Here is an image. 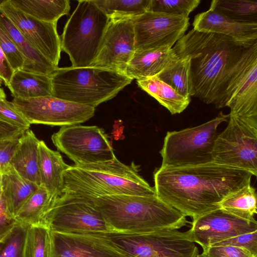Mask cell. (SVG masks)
<instances>
[{"mask_svg": "<svg viewBox=\"0 0 257 257\" xmlns=\"http://www.w3.org/2000/svg\"><path fill=\"white\" fill-rule=\"evenodd\" d=\"M252 174L213 162L162 167L154 173L156 195L184 216L196 219L219 208L227 195L250 184Z\"/></svg>", "mask_w": 257, "mask_h": 257, "instance_id": "cell-1", "label": "cell"}, {"mask_svg": "<svg viewBox=\"0 0 257 257\" xmlns=\"http://www.w3.org/2000/svg\"><path fill=\"white\" fill-rule=\"evenodd\" d=\"M255 41H238L192 29L172 48L178 57L190 58L193 96L220 109L227 106V89L237 62Z\"/></svg>", "mask_w": 257, "mask_h": 257, "instance_id": "cell-2", "label": "cell"}, {"mask_svg": "<svg viewBox=\"0 0 257 257\" xmlns=\"http://www.w3.org/2000/svg\"><path fill=\"white\" fill-rule=\"evenodd\" d=\"M90 199L112 231L143 233L186 225V217L152 196L112 195Z\"/></svg>", "mask_w": 257, "mask_h": 257, "instance_id": "cell-3", "label": "cell"}, {"mask_svg": "<svg viewBox=\"0 0 257 257\" xmlns=\"http://www.w3.org/2000/svg\"><path fill=\"white\" fill-rule=\"evenodd\" d=\"M63 179V193L89 198L156 194L154 188L139 174L138 166L124 164L116 157L105 162L68 166Z\"/></svg>", "mask_w": 257, "mask_h": 257, "instance_id": "cell-4", "label": "cell"}, {"mask_svg": "<svg viewBox=\"0 0 257 257\" xmlns=\"http://www.w3.org/2000/svg\"><path fill=\"white\" fill-rule=\"evenodd\" d=\"M50 76L52 96L94 108L133 80L123 73L92 66L58 67Z\"/></svg>", "mask_w": 257, "mask_h": 257, "instance_id": "cell-5", "label": "cell"}, {"mask_svg": "<svg viewBox=\"0 0 257 257\" xmlns=\"http://www.w3.org/2000/svg\"><path fill=\"white\" fill-rule=\"evenodd\" d=\"M110 21L92 0L78 1L60 37L61 51L69 56L71 66H91Z\"/></svg>", "mask_w": 257, "mask_h": 257, "instance_id": "cell-6", "label": "cell"}, {"mask_svg": "<svg viewBox=\"0 0 257 257\" xmlns=\"http://www.w3.org/2000/svg\"><path fill=\"white\" fill-rule=\"evenodd\" d=\"M96 235L126 257H196L199 254L189 230L169 228L143 233L111 231Z\"/></svg>", "mask_w": 257, "mask_h": 257, "instance_id": "cell-7", "label": "cell"}, {"mask_svg": "<svg viewBox=\"0 0 257 257\" xmlns=\"http://www.w3.org/2000/svg\"><path fill=\"white\" fill-rule=\"evenodd\" d=\"M229 114L220 111L200 125L180 131L168 132L160 153L162 167H183L212 162V152L217 128L226 121Z\"/></svg>", "mask_w": 257, "mask_h": 257, "instance_id": "cell-8", "label": "cell"}, {"mask_svg": "<svg viewBox=\"0 0 257 257\" xmlns=\"http://www.w3.org/2000/svg\"><path fill=\"white\" fill-rule=\"evenodd\" d=\"M212 157L213 162L256 176L257 122L229 115L226 127L216 138Z\"/></svg>", "mask_w": 257, "mask_h": 257, "instance_id": "cell-9", "label": "cell"}, {"mask_svg": "<svg viewBox=\"0 0 257 257\" xmlns=\"http://www.w3.org/2000/svg\"><path fill=\"white\" fill-rule=\"evenodd\" d=\"M43 224L62 233L98 234L112 231L90 199L66 193L56 199Z\"/></svg>", "mask_w": 257, "mask_h": 257, "instance_id": "cell-10", "label": "cell"}, {"mask_svg": "<svg viewBox=\"0 0 257 257\" xmlns=\"http://www.w3.org/2000/svg\"><path fill=\"white\" fill-rule=\"evenodd\" d=\"M51 140L57 150L75 165L105 162L116 157L107 136L95 125L61 126L52 135Z\"/></svg>", "mask_w": 257, "mask_h": 257, "instance_id": "cell-11", "label": "cell"}, {"mask_svg": "<svg viewBox=\"0 0 257 257\" xmlns=\"http://www.w3.org/2000/svg\"><path fill=\"white\" fill-rule=\"evenodd\" d=\"M16 107L31 124L67 126L84 122L94 115L95 108L52 96L14 98Z\"/></svg>", "mask_w": 257, "mask_h": 257, "instance_id": "cell-12", "label": "cell"}, {"mask_svg": "<svg viewBox=\"0 0 257 257\" xmlns=\"http://www.w3.org/2000/svg\"><path fill=\"white\" fill-rule=\"evenodd\" d=\"M229 115L257 120V41L237 62L227 89Z\"/></svg>", "mask_w": 257, "mask_h": 257, "instance_id": "cell-13", "label": "cell"}, {"mask_svg": "<svg viewBox=\"0 0 257 257\" xmlns=\"http://www.w3.org/2000/svg\"><path fill=\"white\" fill-rule=\"evenodd\" d=\"M135 51L168 46L170 47L185 34L189 18L147 11L133 18Z\"/></svg>", "mask_w": 257, "mask_h": 257, "instance_id": "cell-14", "label": "cell"}, {"mask_svg": "<svg viewBox=\"0 0 257 257\" xmlns=\"http://www.w3.org/2000/svg\"><path fill=\"white\" fill-rule=\"evenodd\" d=\"M0 10L37 50L58 67L62 51L56 23L33 18L14 7L9 0L1 3Z\"/></svg>", "mask_w": 257, "mask_h": 257, "instance_id": "cell-15", "label": "cell"}, {"mask_svg": "<svg viewBox=\"0 0 257 257\" xmlns=\"http://www.w3.org/2000/svg\"><path fill=\"white\" fill-rule=\"evenodd\" d=\"M135 51L133 18L110 20L98 53L90 66L124 74Z\"/></svg>", "mask_w": 257, "mask_h": 257, "instance_id": "cell-16", "label": "cell"}, {"mask_svg": "<svg viewBox=\"0 0 257 257\" xmlns=\"http://www.w3.org/2000/svg\"><path fill=\"white\" fill-rule=\"evenodd\" d=\"M203 250L217 242L257 230V223L243 219L219 208L193 219L188 230Z\"/></svg>", "mask_w": 257, "mask_h": 257, "instance_id": "cell-17", "label": "cell"}, {"mask_svg": "<svg viewBox=\"0 0 257 257\" xmlns=\"http://www.w3.org/2000/svg\"><path fill=\"white\" fill-rule=\"evenodd\" d=\"M50 257H126L96 234L51 231Z\"/></svg>", "mask_w": 257, "mask_h": 257, "instance_id": "cell-18", "label": "cell"}, {"mask_svg": "<svg viewBox=\"0 0 257 257\" xmlns=\"http://www.w3.org/2000/svg\"><path fill=\"white\" fill-rule=\"evenodd\" d=\"M193 26L199 32L222 35L238 41L257 40V23L237 22L210 9L196 15Z\"/></svg>", "mask_w": 257, "mask_h": 257, "instance_id": "cell-19", "label": "cell"}, {"mask_svg": "<svg viewBox=\"0 0 257 257\" xmlns=\"http://www.w3.org/2000/svg\"><path fill=\"white\" fill-rule=\"evenodd\" d=\"M179 59L168 46L144 50H136L129 61L124 74L140 80L158 75Z\"/></svg>", "mask_w": 257, "mask_h": 257, "instance_id": "cell-20", "label": "cell"}, {"mask_svg": "<svg viewBox=\"0 0 257 257\" xmlns=\"http://www.w3.org/2000/svg\"><path fill=\"white\" fill-rule=\"evenodd\" d=\"M69 165L59 151H53L43 141L39 145V172L40 186L45 187L55 198L64 192L63 174Z\"/></svg>", "mask_w": 257, "mask_h": 257, "instance_id": "cell-21", "label": "cell"}, {"mask_svg": "<svg viewBox=\"0 0 257 257\" xmlns=\"http://www.w3.org/2000/svg\"><path fill=\"white\" fill-rule=\"evenodd\" d=\"M0 26L14 42L24 59L22 70L50 76L58 67L37 50L0 10Z\"/></svg>", "mask_w": 257, "mask_h": 257, "instance_id": "cell-22", "label": "cell"}, {"mask_svg": "<svg viewBox=\"0 0 257 257\" xmlns=\"http://www.w3.org/2000/svg\"><path fill=\"white\" fill-rule=\"evenodd\" d=\"M39 140L28 129L19 139V143L11 160V166L22 177L40 186L39 172Z\"/></svg>", "mask_w": 257, "mask_h": 257, "instance_id": "cell-23", "label": "cell"}, {"mask_svg": "<svg viewBox=\"0 0 257 257\" xmlns=\"http://www.w3.org/2000/svg\"><path fill=\"white\" fill-rule=\"evenodd\" d=\"M39 186L20 175L11 167L2 175V194L11 215L15 218L18 213L38 189Z\"/></svg>", "mask_w": 257, "mask_h": 257, "instance_id": "cell-24", "label": "cell"}, {"mask_svg": "<svg viewBox=\"0 0 257 257\" xmlns=\"http://www.w3.org/2000/svg\"><path fill=\"white\" fill-rule=\"evenodd\" d=\"M8 87L14 98H30L52 96L50 76L22 69L14 72Z\"/></svg>", "mask_w": 257, "mask_h": 257, "instance_id": "cell-25", "label": "cell"}, {"mask_svg": "<svg viewBox=\"0 0 257 257\" xmlns=\"http://www.w3.org/2000/svg\"><path fill=\"white\" fill-rule=\"evenodd\" d=\"M137 83L142 90L156 99L172 114L181 113L190 103L191 97L179 94L156 76L137 80Z\"/></svg>", "mask_w": 257, "mask_h": 257, "instance_id": "cell-26", "label": "cell"}, {"mask_svg": "<svg viewBox=\"0 0 257 257\" xmlns=\"http://www.w3.org/2000/svg\"><path fill=\"white\" fill-rule=\"evenodd\" d=\"M12 6L39 20L56 23L70 10L69 0H9Z\"/></svg>", "mask_w": 257, "mask_h": 257, "instance_id": "cell-27", "label": "cell"}, {"mask_svg": "<svg viewBox=\"0 0 257 257\" xmlns=\"http://www.w3.org/2000/svg\"><path fill=\"white\" fill-rule=\"evenodd\" d=\"M219 208L235 216L257 223L256 193L255 189L249 184L227 195L219 203Z\"/></svg>", "mask_w": 257, "mask_h": 257, "instance_id": "cell-28", "label": "cell"}, {"mask_svg": "<svg viewBox=\"0 0 257 257\" xmlns=\"http://www.w3.org/2000/svg\"><path fill=\"white\" fill-rule=\"evenodd\" d=\"M56 199L45 187L39 186L21 208L16 220L28 225L43 224L46 215Z\"/></svg>", "mask_w": 257, "mask_h": 257, "instance_id": "cell-29", "label": "cell"}, {"mask_svg": "<svg viewBox=\"0 0 257 257\" xmlns=\"http://www.w3.org/2000/svg\"><path fill=\"white\" fill-rule=\"evenodd\" d=\"M156 76L172 87L179 94L187 97L193 96L190 72V58L189 56L179 57L177 60Z\"/></svg>", "mask_w": 257, "mask_h": 257, "instance_id": "cell-30", "label": "cell"}, {"mask_svg": "<svg viewBox=\"0 0 257 257\" xmlns=\"http://www.w3.org/2000/svg\"><path fill=\"white\" fill-rule=\"evenodd\" d=\"M209 9L237 22L257 23V1L213 0Z\"/></svg>", "mask_w": 257, "mask_h": 257, "instance_id": "cell-31", "label": "cell"}, {"mask_svg": "<svg viewBox=\"0 0 257 257\" xmlns=\"http://www.w3.org/2000/svg\"><path fill=\"white\" fill-rule=\"evenodd\" d=\"M110 20L134 18L148 11L151 0H92Z\"/></svg>", "mask_w": 257, "mask_h": 257, "instance_id": "cell-32", "label": "cell"}, {"mask_svg": "<svg viewBox=\"0 0 257 257\" xmlns=\"http://www.w3.org/2000/svg\"><path fill=\"white\" fill-rule=\"evenodd\" d=\"M51 231L43 224L29 225L25 244V257H50Z\"/></svg>", "mask_w": 257, "mask_h": 257, "instance_id": "cell-33", "label": "cell"}, {"mask_svg": "<svg viewBox=\"0 0 257 257\" xmlns=\"http://www.w3.org/2000/svg\"><path fill=\"white\" fill-rule=\"evenodd\" d=\"M29 226L17 222L0 241V257H25V244Z\"/></svg>", "mask_w": 257, "mask_h": 257, "instance_id": "cell-34", "label": "cell"}, {"mask_svg": "<svg viewBox=\"0 0 257 257\" xmlns=\"http://www.w3.org/2000/svg\"><path fill=\"white\" fill-rule=\"evenodd\" d=\"M200 0H151L148 11L189 17Z\"/></svg>", "mask_w": 257, "mask_h": 257, "instance_id": "cell-35", "label": "cell"}, {"mask_svg": "<svg viewBox=\"0 0 257 257\" xmlns=\"http://www.w3.org/2000/svg\"><path fill=\"white\" fill-rule=\"evenodd\" d=\"M0 120L12 125L27 130L30 123L12 102L0 99Z\"/></svg>", "mask_w": 257, "mask_h": 257, "instance_id": "cell-36", "label": "cell"}, {"mask_svg": "<svg viewBox=\"0 0 257 257\" xmlns=\"http://www.w3.org/2000/svg\"><path fill=\"white\" fill-rule=\"evenodd\" d=\"M0 47L14 71L23 69L24 59L22 55L14 42L1 26Z\"/></svg>", "mask_w": 257, "mask_h": 257, "instance_id": "cell-37", "label": "cell"}, {"mask_svg": "<svg viewBox=\"0 0 257 257\" xmlns=\"http://www.w3.org/2000/svg\"><path fill=\"white\" fill-rule=\"evenodd\" d=\"M219 245H232L243 247L257 256V230L217 242L213 246Z\"/></svg>", "mask_w": 257, "mask_h": 257, "instance_id": "cell-38", "label": "cell"}, {"mask_svg": "<svg viewBox=\"0 0 257 257\" xmlns=\"http://www.w3.org/2000/svg\"><path fill=\"white\" fill-rule=\"evenodd\" d=\"M202 253L208 257H257L245 248L232 245L212 246Z\"/></svg>", "mask_w": 257, "mask_h": 257, "instance_id": "cell-39", "label": "cell"}, {"mask_svg": "<svg viewBox=\"0 0 257 257\" xmlns=\"http://www.w3.org/2000/svg\"><path fill=\"white\" fill-rule=\"evenodd\" d=\"M20 138L0 140V172L2 174L11 167V160L18 146Z\"/></svg>", "mask_w": 257, "mask_h": 257, "instance_id": "cell-40", "label": "cell"}, {"mask_svg": "<svg viewBox=\"0 0 257 257\" xmlns=\"http://www.w3.org/2000/svg\"><path fill=\"white\" fill-rule=\"evenodd\" d=\"M15 218L8 211L5 198L0 194V241L3 239L17 223Z\"/></svg>", "mask_w": 257, "mask_h": 257, "instance_id": "cell-41", "label": "cell"}, {"mask_svg": "<svg viewBox=\"0 0 257 257\" xmlns=\"http://www.w3.org/2000/svg\"><path fill=\"white\" fill-rule=\"evenodd\" d=\"M14 71L10 66L0 47V86H8Z\"/></svg>", "mask_w": 257, "mask_h": 257, "instance_id": "cell-42", "label": "cell"}, {"mask_svg": "<svg viewBox=\"0 0 257 257\" xmlns=\"http://www.w3.org/2000/svg\"><path fill=\"white\" fill-rule=\"evenodd\" d=\"M25 131L0 120V140L20 138Z\"/></svg>", "mask_w": 257, "mask_h": 257, "instance_id": "cell-43", "label": "cell"}, {"mask_svg": "<svg viewBox=\"0 0 257 257\" xmlns=\"http://www.w3.org/2000/svg\"><path fill=\"white\" fill-rule=\"evenodd\" d=\"M6 98V94L3 88L0 87V99Z\"/></svg>", "mask_w": 257, "mask_h": 257, "instance_id": "cell-44", "label": "cell"}, {"mask_svg": "<svg viewBox=\"0 0 257 257\" xmlns=\"http://www.w3.org/2000/svg\"><path fill=\"white\" fill-rule=\"evenodd\" d=\"M2 175H3V174L0 172V194L2 193Z\"/></svg>", "mask_w": 257, "mask_h": 257, "instance_id": "cell-45", "label": "cell"}, {"mask_svg": "<svg viewBox=\"0 0 257 257\" xmlns=\"http://www.w3.org/2000/svg\"><path fill=\"white\" fill-rule=\"evenodd\" d=\"M196 257H208L205 254H203L202 253L201 254H198Z\"/></svg>", "mask_w": 257, "mask_h": 257, "instance_id": "cell-46", "label": "cell"}, {"mask_svg": "<svg viewBox=\"0 0 257 257\" xmlns=\"http://www.w3.org/2000/svg\"><path fill=\"white\" fill-rule=\"evenodd\" d=\"M0 5H1V3H0Z\"/></svg>", "mask_w": 257, "mask_h": 257, "instance_id": "cell-47", "label": "cell"}]
</instances>
